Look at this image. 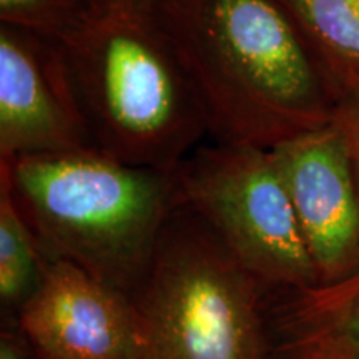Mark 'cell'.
<instances>
[{"label":"cell","mask_w":359,"mask_h":359,"mask_svg":"<svg viewBox=\"0 0 359 359\" xmlns=\"http://www.w3.org/2000/svg\"><path fill=\"white\" fill-rule=\"evenodd\" d=\"M263 286L178 205L132 302L145 359H268Z\"/></svg>","instance_id":"277c9868"},{"label":"cell","mask_w":359,"mask_h":359,"mask_svg":"<svg viewBox=\"0 0 359 359\" xmlns=\"http://www.w3.org/2000/svg\"><path fill=\"white\" fill-rule=\"evenodd\" d=\"M45 258L37 238L17 208L7 185L0 183V311L17 318L39 290Z\"/></svg>","instance_id":"8fae6325"},{"label":"cell","mask_w":359,"mask_h":359,"mask_svg":"<svg viewBox=\"0 0 359 359\" xmlns=\"http://www.w3.org/2000/svg\"><path fill=\"white\" fill-rule=\"evenodd\" d=\"M97 148L172 173L208 137L188 77L145 0L90 8L67 45Z\"/></svg>","instance_id":"3957f363"},{"label":"cell","mask_w":359,"mask_h":359,"mask_svg":"<svg viewBox=\"0 0 359 359\" xmlns=\"http://www.w3.org/2000/svg\"><path fill=\"white\" fill-rule=\"evenodd\" d=\"M218 143L271 150L333 120L336 100L276 0H145Z\"/></svg>","instance_id":"6da1fadb"},{"label":"cell","mask_w":359,"mask_h":359,"mask_svg":"<svg viewBox=\"0 0 359 359\" xmlns=\"http://www.w3.org/2000/svg\"><path fill=\"white\" fill-rule=\"evenodd\" d=\"M90 12L85 0H0V24L67 47Z\"/></svg>","instance_id":"7c38bea8"},{"label":"cell","mask_w":359,"mask_h":359,"mask_svg":"<svg viewBox=\"0 0 359 359\" xmlns=\"http://www.w3.org/2000/svg\"><path fill=\"white\" fill-rule=\"evenodd\" d=\"M318 285L359 268V196L343 135L333 120L271 148Z\"/></svg>","instance_id":"52a82bcc"},{"label":"cell","mask_w":359,"mask_h":359,"mask_svg":"<svg viewBox=\"0 0 359 359\" xmlns=\"http://www.w3.org/2000/svg\"><path fill=\"white\" fill-rule=\"evenodd\" d=\"M333 122L343 135L354 185L359 196V92L336 102Z\"/></svg>","instance_id":"4fadbf2b"},{"label":"cell","mask_w":359,"mask_h":359,"mask_svg":"<svg viewBox=\"0 0 359 359\" xmlns=\"http://www.w3.org/2000/svg\"><path fill=\"white\" fill-rule=\"evenodd\" d=\"M95 147L64 45L0 24V161Z\"/></svg>","instance_id":"8992f818"},{"label":"cell","mask_w":359,"mask_h":359,"mask_svg":"<svg viewBox=\"0 0 359 359\" xmlns=\"http://www.w3.org/2000/svg\"><path fill=\"white\" fill-rule=\"evenodd\" d=\"M268 359H359V268L343 280L263 293Z\"/></svg>","instance_id":"9c48e42d"},{"label":"cell","mask_w":359,"mask_h":359,"mask_svg":"<svg viewBox=\"0 0 359 359\" xmlns=\"http://www.w3.org/2000/svg\"><path fill=\"white\" fill-rule=\"evenodd\" d=\"M288 13L331 95L359 92V0H276Z\"/></svg>","instance_id":"30bf717a"},{"label":"cell","mask_w":359,"mask_h":359,"mask_svg":"<svg viewBox=\"0 0 359 359\" xmlns=\"http://www.w3.org/2000/svg\"><path fill=\"white\" fill-rule=\"evenodd\" d=\"M47 259L82 268L130 299L177 210L173 172L135 167L97 147L0 161Z\"/></svg>","instance_id":"7a4b0ae2"},{"label":"cell","mask_w":359,"mask_h":359,"mask_svg":"<svg viewBox=\"0 0 359 359\" xmlns=\"http://www.w3.org/2000/svg\"><path fill=\"white\" fill-rule=\"evenodd\" d=\"M0 359H42L32 341L20 327L17 318H2Z\"/></svg>","instance_id":"5bb4252c"},{"label":"cell","mask_w":359,"mask_h":359,"mask_svg":"<svg viewBox=\"0 0 359 359\" xmlns=\"http://www.w3.org/2000/svg\"><path fill=\"white\" fill-rule=\"evenodd\" d=\"M173 178L178 205L203 219L264 291L318 285L271 151L218 142L200 145Z\"/></svg>","instance_id":"5b68a950"},{"label":"cell","mask_w":359,"mask_h":359,"mask_svg":"<svg viewBox=\"0 0 359 359\" xmlns=\"http://www.w3.org/2000/svg\"><path fill=\"white\" fill-rule=\"evenodd\" d=\"M85 2L88 4L90 8H93V7H102V6H105V4L111 2V0H85Z\"/></svg>","instance_id":"9a60e30c"},{"label":"cell","mask_w":359,"mask_h":359,"mask_svg":"<svg viewBox=\"0 0 359 359\" xmlns=\"http://www.w3.org/2000/svg\"><path fill=\"white\" fill-rule=\"evenodd\" d=\"M17 321L42 359H145L132 299L64 259H47Z\"/></svg>","instance_id":"ba28073f"}]
</instances>
